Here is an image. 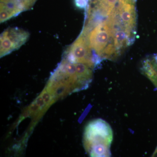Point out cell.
Here are the masks:
<instances>
[{
	"mask_svg": "<svg viewBox=\"0 0 157 157\" xmlns=\"http://www.w3.org/2000/svg\"><path fill=\"white\" fill-rule=\"evenodd\" d=\"M94 26L93 29H83L90 48L98 58L114 60L119 55L113 43V31L107 19Z\"/></svg>",
	"mask_w": 157,
	"mask_h": 157,
	"instance_id": "6da1fadb",
	"label": "cell"
},
{
	"mask_svg": "<svg viewBox=\"0 0 157 157\" xmlns=\"http://www.w3.org/2000/svg\"><path fill=\"white\" fill-rule=\"evenodd\" d=\"M113 139L112 128L107 122L98 119L90 122L85 130L83 144L89 153L93 149L104 146L110 148Z\"/></svg>",
	"mask_w": 157,
	"mask_h": 157,
	"instance_id": "7a4b0ae2",
	"label": "cell"
},
{
	"mask_svg": "<svg viewBox=\"0 0 157 157\" xmlns=\"http://www.w3.org/2000/svg\"><path fill=\"white\" fill-rule=\"evenodd\" d=\"M63 58L73 63L86 64L94 68L96 59L90 48L86 37L82 33L67 48Z\"/></svg>",
	"mask_w": 157,
	"mask_h": 157,
	"instance_id": "3957f363",
	"label": "cell"
},
{
	"mask_svg": "<svg viewBox=\"0 0 157 157\" xmlns=\"http://www.w3.org/2000/svg\"><path fill=\"white\" fill-rule=\"evenodd\" d=\"M29 32L18 28H9L2 33L0 38L1 57L20 48L29 37Z\"/></svg>",
	"mask_w": 157,
	"mask_h": 157,
	"instance_id": "277c9868",
	"label": "cell"
},
{
	"mask_svg": "<svg viewBox=\"0 0 157 157\" xmlns=\"http://www.w3.org/2000/svg\"><path fill=\"white\" fill-rule=\"evenodd\" d=\"M37 0H1L0 21L3 23L33 8Z\"/></svg>",
	"mask_w": 157,
	"mask_h": 157,
	"instance_id": "5b68a950",
	"label": "cell"
},
{
	"mask_svg": "<svg viewBox=\"0 0 157 157\" xmlns=\"http://www.w3.org/2000/svg\"><path fill=\"white\" fill-rule=\"evenodd\" d=\"M127 0H121L118 9H114V13L122 25L129 30L135 33L136 14L135 8Z\"/></svg>",
	"mask_w": 157,
	"mask_h": 157,
	"instance_id": "8992f818",
	"label": "cell"
},
{
	"mask_svg": "<svg viewBox=\"0 0 157 157\" xmlns=\"http://www.w3.org/2000/svg\"><path fill=\"white\" fill-rule=\"evenodd\" d=\"M51 94L48 92V91L45 90H44V91L41 94V97L45 101L46 106L48 105H50L53 100V96H52Z\"/></svg>",
	"mask_w": 157,
	"mask_h": 157,
	"instance_id": "52a82bcc",
	"label": "cell"
},
{
	"mask_svg": "<svg viewBox=\"0 0 157 157\" xmlns=\"http://www.w3.org/2000/svg\"><path fill=\"white\" fill-rule=\"evenodd\" d=\"M36 103L39 106L40 109H42L45 106H46L45 101H44V100L41 96H40V97H39L37 98L36 100Z\"/></svg>",
	"mask_w": 157,
	"mask_h": 157,
	"instance_id": "ba28073f",
	"label": "cell"
},
{
	"mask_svg": "<svg viewBox=\"0 0 157 157\" xmlns=\"http://www.w3.org/2000/svg\"><path fill=\"white\" fill-rule=\"evenodd\" d=\"M76 5L80 8H84L87 5L86 0H76Z\"/></svg>",
	"mask_w": 157,
	"mask_h": 157,
	"instance_id": "9c48e42d",
	"label": "cell"
},
{
	"mask_svg": "<svg viewBox=\"0 0 157 157\" xmlns=\"http://www.w3.org/2000/svg\"><path fill=\"white\" fill-rule=\"evenodd\" d=\"M153 157H156L157 156V147L153 155Z\"/></svg>",
	"mask_w": 157,
	"mask_h": 157,
	"instance_id": "30bf717a",
	"label": "cell"
}]
</instances>
